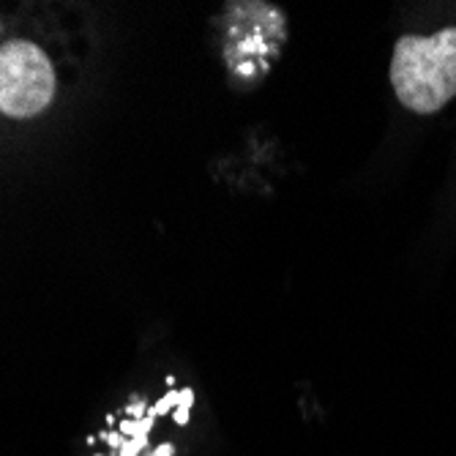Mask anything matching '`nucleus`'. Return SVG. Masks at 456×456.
<instances>
[{
  "label": "nucleus",
  "instance_id": "f257e3e1",
  "mask_svg": "<svg viewBox=\"0 0 456 456\" xmlns=\"http://www.w3.org/2000/svg\"><path fill=\"white\" fill-rule=\"evenodd\" d=\"M391 85L410 112H440L456 96V28L402 36L391 58Z\"/></svg>",
  "mask_w": 456,
  "mask_h": 456
},
{
  "label": "nucleus",
  "instance_id": "f03ea898",
  "mask_svg": "<svg viewBox=\"0 0 456 456\" xmlns=\"http://www.w3.org/2000/svg\"><path fill=\"white\" fill-rule=\"evenodd\" d=\"M55 69L33 41L14 39L0 47V112L33 118L52 104Z\"/></svg>",
  "mask_w": 456,
  "mask_h": 456
},
{
  "label": "nucleus",
  "instance_id": "9b49d317",
  "mask_svg": "<svg viewBox=\"0 0 456 456\" xmlns=\"http://www.w3.org/2000/svg\"><path fill=\"white\" fill-rule=\"evenodd\" d=\"M98 456H104V454H98Z\"/></svg>",
  "mask_w": 456,
  "mask_h": 456
},
{
  "label": "nucleus",
  "instance_id": "9d476101",
  "mask_svg": "<svg viewBox=\"0 0 456 456\" xmlns=\"http://www.w3.org/2000/svg\"><path fill=\"white\" fill-rule=\"evenodd\" d=\"M153 456H173V446H170V443H162V446L153 451Z\"/></svg>",
  "mask_w": 456,
  "mask_h": 456
},
{
  "label": "nucleus",
  "instance_id": "39448f33",
  "mask_svg": "<svg viewBox=\"0 0 456 456\" xmlns=\"http://www.w3.org/2000/svg\"><path fill=\"white\" fill-rule=\"evenodd\" d=\"M140 421H142V418H140ZM140 421H134V418H126V421H120V424H118V432H120L123 437H129V440H131V437H140V435H142V429H140Z\"/></svg>",
  "mask_w": 456,
  "mask_h": 456
},
{
  "label": "nucleus",
  "instance_id": "7ed1b4c3",
  "mask_svg": "<svg viewBox=\"0 0 456 456\" xmlns=\"http://www.w3.org/2000/svg\"><path fill=\"white\" fill-rule=\"evenodd\" d=\"M178 402H181V391H175V388H170L156 404H153V410H156V415H167L173 407H178Z\"/></svg>",
  "mask_w": 456,
  "mask_h": 456
},
{
  "label": "nucleus",
  "instance_id": "f8f14e48",
  "mask_svg": "<svg viewBox=\"0 0 456 456\" xmlns=\"http://www.w3.org/2000/svg\"><path fill=\"white\" fill-rule=\"evenodd\" d=\"M151 456H153V454H151Z\"/></svg>",
  "mask_w": 456,
  "mask_h": 456
},
{
  "label": "nucleus",
  "instance_id": "20e7f679",
  "mask_svg": "<svg viewBox=\"0 0 456 456\" xmlns=\"http://www.w3.org/2000/svg\"><path fill=\"white\" fill-rule=\"evenodd\" d=\"M148 448V435H140V437H131L123 443V448L118 451V456H142V451Z\"/></svg>",
  "mask_w": 456,
  "mask_h": 456
},
{
  "label": "nucleus",
  "instance_id": "6e6552de",
  "mask_svg": "<svg viewBox=\"0 0 456 456\" xmlns=\"http://www.w3.org/2000/svg\"><path fill=\"white\" fill-rule=\"evenodd\" d=\"M173 421H175L178 426H186V424H188V407H175V410H173Z\"/></svg>",
  "mask_w": 456,
  "mask_h": 456
},
{
  "label": "nucleus",
  "instance_id": "1a4fd4ad",
  "mask_svg": "<svg viewBox=\"0 0 456 456\" xmlns=\"http://www.w3.org/2000/svg\"><path fill=\"white\" fill-rule=\"evenodd\" d=\"M191 404H194V391H191V388H183L178 407H188V410H191Z\"/></svg>",
  "mask_w": 456,
  "mask_h": 456
},
{
  "label": "nucleus",
  "instance_id": "0eeeda50",
  "mask_svg": "<svg viewBox=\"0 0 456 456\" xmlns=\"http://www.w3.org/2000/svg\"><path fill=\"white\" fill-rule=\"evenodd\" d=\"M126 413H129V418L140 421V418H145V415H148V407H145V402H134L131 407H126Z\"/></svg>",
  "mask_w": 456,
  "mask_h": 456
},
{
  "label": "nucleus",
  "instance_id": "423d86ee",
  "mask_svg": "<svg viewBox=\"0 0 456 456\" xmlns=\"http://www.w3.org/2000/svg\"><path fill=\"white\" fill-rule=\"evenodd\" d=\"M126 440H129V437H123V435H120V432H118V429H112V432H107V446H109V448H112V451H115V454H118V451H120V448H123V443H126Z\"/></svg>",
  "mask_w": 456,
  "mask_h": 456
}]
</instances>
